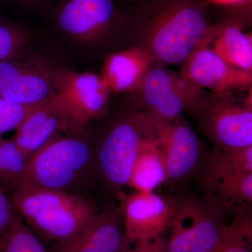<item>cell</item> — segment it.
Here are the masks:
<instances>
[{"label": "cell", "mask_w": 252, "mask_h": 252, "mask_svg": "<svg viewBox=\"0 0 252 252\" xmlns=\"http://www.w3.org/2000/svg\"><path fill=\"white\" fill-rule=\"evenodd\" d=\"M210 2L226 6H243L251 4L252 0H206Z\"/></svg>", "instance_id": "cell-27"}, {"label": "cell", "mask_w": 252, "mask_h": 252, "mask_svg": "<svg viewBox=\"0 0 252 252\" xmlns=\"http://www.w3.org/2000/svg\"><path fill=\"white\" fill-rule=\"evenodd\" d=\"M74 130L69 119L51 100L39 104L16 129L11 139L27 160L61 132Z\"/></svg>", "instance_id": "cell-15"}, {"label": "cell", "mask_w": 252, "mask_h": 252, "mask_svg": "<svg viewBox=\"0 0 252 252\" xmlns=\"http://www.w3.org/2000/svg\"><path fill=\"white\" fill-rule=\"evenodd\" d=\"M109 94L98 74L62 69L57 89L50 99L76 130L103 114L108 105Z\"/></svg>", "instance_id": "cell-8"}, {"label": "cell", "mask_w": 252, "mask_h": 252, "mask_svg": "<svg viewBox=\"0 0 252 252\" xmlns=\"http://www.w3.org/2000/svg\"><path fill=\"white\" fill-rule=\"evenodd\" d=\"M124 240H146L163 234L171 217L170 198L153 191L119 193Z\"/></svg>", "instance_id": "cell-12"}, {"label": "cell", "mask_w": 252, "mask_h": 252, "mask_svg": "<svg viewBox=\"0 0 252 252\" xmlns=\"http://www.w3.org/2000/svg\"><path fill=\"white\" fill-rule=\"evenodd\" d=\"M40 104H16L0 97V136L9 131L16 130Z\"/></svg>", "instance_id": "cell-23"}, {"label": "cell", "mask_w": 252, "mask_h": 252, "mask_svg": "<svg viewBox=\"0 0 252 252\" xmlns=\"http://www.w3.org/2000/svg\"><path fill=\"white\" fill-rule=\"evenodd\" d=\"M13 189V210L37 234L56 243L74 238L98 214L91 200L70 191L26 183Z\"/></svg>", "instance_id": "cell-2"}, {"label": "cell", "mask_w": 252, "mask_h": 252, "mask_svg": "<svg viewBox=\"0 0 252 252\" xmlns=\"http://www.w3.org/2000/svg\"><path fill=\"white\" fill-rule=\"evenodd\" d=\"M147 114L161 122H170L188 111L202 91L182 76L178 77L155 61L139 88Z\"/></svg>", "instance_id": "cell-9"}, {"label": "cell", "mask_w": 252, "mask_h": 252, "mask_svg": "<svg viewBox=\"0 0 252 252\" xmlns=\"http://www.w3.org/2000/svg\"><path fill=\"white\" fill-rule=\"evenodd\" d=\"M122 26L137 37L154 59L184 64L207 35L210 26L206 0H144Z\"/></svg>", "instance_id": "cell-1"}, {"label": "cell", "mask_w": 252, "mask_h": 252, "mask_svg": "<svg viewBox=\"0 0 252 252\" xmlns=\"http://www.w3.org/2000/svg\"><path fill=\"white\" fill-rule=\"evenodd\" d=\"M62 69L45 63L21 61L0 62V97L14 103L33 105L49 99L57 89Z\"/></svg>", "instance_id": "cell-10"}, {"label": "cell", "mask_w": 252, "mask_h": 252, "mask_svg": "<svg viewBox=\"0 0 252 252\" xmlns=\"http://www.w3.org/2000/svg\"><path fill=\"white\" fill-rule=\"evenodd\" d=\"M135 1H137L138 2H141V1H144V0H135Z\"/></svg>", "instance_id": "cell-29"}, {"label": "cell", "mask_w": 252, "mask_h": 252, "mask_svg": "<svg viewBox=\"0 0 252 252\" xmlns=\"http://www.w3.org/2000/svg\"><path fill=\"white\" fill-rule=\"evenodd\" d=\"M166 182L165 158L160 138L147 137L141 145L128 185L138 191H153Z\"/></svg>", "instance_id": "cell-19"}, {"label": "cell", "mask_w": 252, "mask_h": 252, "mask_svg": "<svg viewBox=\"0 0 252 252\" xmlns=\"http://www.w3.org/2000/svg\"><path fill=\"white\" fill-rule=\"evenodd\" d=\"M188 112L215 150L232 154L252 147L250 100H238L231 92L210 95L201 93Z\"/></svg>", "instance_id": "cell-5"}, {"label": "cell", "mask_w": 252, "mask_h": 252, "mask_svg": "<svg viewBox=\"0 0 252 252\" xmlns=\"http://www.w3.org/2000/svg\"><path fill=\"white\" fill-rule=\"evenodd\" d=\"M171 217L167 252H211L237 235L252 229L251 213L235 214L230 224L225 217L203 198L191 193H177L170 198Z\"/></svg>", "instance_id": "cell-3"}, {"label": "cell", "mask_w": 252, "mask_h": 252, "mask_svg": "<svg viewBox=\"0 0 252 252\" xmlns=\"http://www.w3.org/2000/svg\"><path fill=\"white\" fill-rule=\"evenodd\" d=\"M0 252H47L39 239L15 212L9 228L0 239Z\"/></svg>", "instance_id": "cell-20"}, {"label": "cell", "mask_w": 252, "mask_h": 252, "mask_svg": "<svg viewBox=\"0 0 252 252\" xmlns=\"http://www.w3.org/2000/svg\"><path fill=\"white\" fill-rule=\"evenodd\" d=\"M196 173L203 198L223 216L251 209L252 146L232 154L212 149Z\"/></svg>", "instance_id": "cell-4"}, {"label": "cell", "mask_w": 252, "mask_h": 252, "mask_svg": "<svg viewBox=\"0 0 252 252\" xmlns=\"http://www.w3.org/2000/svg\"><path fill=\"white\" fill-rule=\"evenodd\" d=\"M160 142L166 182L182 183L196 173L204 154L203 147L191 127L181 117L162 124Z\"/></svg>", "instance_id": "cell-14"}, {"label": "cell", "mask_w": 252, "mask_h": 252, "mask_svg": "<svg viewBox=\"0 0 252 252\" xmlns=\"http://www.w3.org/2000/svg\"><path fill=\"white\" fill-rule=\"evenodd\" d=\"M124 231L119 214L104 210L81 233L63 243H56V252H119Z\"/></svg>", "instance_id": "cell-17"}, {"label": "cell", "mask_w": 252, "mask_h": 252, "mask_svg": "<svg viewBox=\"0 0 252 252\" xmlns=\"http://www.w3.org/2000/svg\"><path fill=\"white\" fill-rule=\"evenodd\" d=\"M155 120L146 113L131 114L116 122L94 153V165L109 188L119 192L128 185L142 142L157 136Z\"/></svg>", "instance_id": "cell-6"}, {"label": "cell", "mask_w": 252, "mask_h": 252, "mask_svg": "<svg viewBox=\"0 0 252 252\" xmlns=\"http://www.w3.org/2000/svg\"><path fill=\"white\" fill-rule=\"evenodd\" d=\"M201 44L233 67L252 73V34L245 33L237 20H228L215 27L211 26Z\"/></svg>", "instance_id": "cell-18"}, {"label": "cell", "mask_w": 252, "mask_h": 252, "mask_svg": "<svg viewBox=\"0 0 252 252\" xmlns=\"http://www.w3.org/2000/svg\"><path fill=\"white\" fill-rule=\"evenodd\" d=\"M54 17L58 27L67 35L91 41L118 25L122 26L124 15L114 0H63Z\"/></svg>", "instance_id": "cell-11"}, {"label": "cell", "mask_w": 252, "mask_h": 252, "mask_svg": "<svg viewBox=\"0 0 252 252\" xmlns=\"http://www.w3.org/2000/svg\"><path fill=\"white\" fill-rule=\"evenodd\" d=\"M252 229L246 230L222 244L211 252H252Z\"/></svg>", "instance_id": "cell-25"}, {"label": "cell", "mask_w": 252, "mask_h": 252, "mask_svg": "<svg viewBox=\"0 0 252 252\" xmlns=\"http://www.w3.org/2000/svg\"><path fill=\"white\" fill-rule=\"evenodd\" d=\"M18 4L22 5L23 6H36L39 5L48 4L54 0H14Z\"/></svg>", "instance_id": "cell-28"}, {"label": "cell", "mask_w": 252, "mask_h": 252, "mask_svg": "<svg viewBox=\"0 0 252 252\" xmlns=\"http://www.w3.org/2000/svg\"><path fill=\"white\" fill-rule=\"evenodd\" d=\"M14 213L9 199L0 188V239L9 228Z\"/></svg>", "instance_id": "cell-26"}, {"label": "cell", "mask_w": 252, "mask_h": 252, "mask_svg": "<svg viewBox=\"0 0 252 252\" xmlns=\"http://www.w3.org/2000/svg\"><path fill=\"white\" fill-rule=\"evenodd\" d=\"M28 37L21 26L0 20V62L20 57L27 47Z\"/></svg>", "instance_id": "cell-22"}, {"label": "cell", "mask_w": 252, "mask_h": 252, "mask_svg": "<svg viewBox=\"0 0 252 252\" xmlns=\"http://www.w3.org/2000/svg\"><path fill=\"white\" fill-rule=\"evenodd\" d=\"M94 153L85 140L56 137L28 159L21 183L70 191L93 167Z\"/></svg>", "instance_id": "cell-7"}, {"label": "cell", "mask_w": 252, "mask_h": 252, "mask_svg": "<svg viewBox=\"0 0 252 252\" xmlns=\"http://www.w3.org/2000/svg\"><path fill=\"white\" fill-rule=\"evenodd\" d=\"M26 162L12 141L0 137V183L11 188L21 183Z\"/></svg>", "instance_id": "cell-21"}, {"label": "cell", "mask_w": 252, "mask_h": 252, "mask_svg": "<svg viewBox=\"0 0 252 252\" xmlns=\"http://www.w3.org/2000/svg\"><path fill=\"white\" fill-rule=\"evenodd\" d=\"M119 252H167V241L162 235L146 240H124Z\"/></svg>", "instance_id": "cell-24"}, {"label": "cell", "mask_w": 252, "mask_h": 252, "mask_svg": "<svg viewBox=\"0 0 252 252\" xmlns=\"http://www.w3.org/2000/svg\"><path fill=\"white\" fill-rule=\"evenodd\" d=\"M1 1V0H0V1Z\"/></svg>", "instance_id": "cell-30"}, {"label": "cell", "mask_w": 252, "mask_h": 252, "mask_svg": "<svg viewBox=\"0 0 252 252\" xmlns=\"http://www.w3.org/2000/svg\"><path fill=\"white\" fill-rule=\"evenodd\" d=\"M155 61L145 48L132 46L109 55L99 76L110 92L137 91Z\"/></svg>", "instance_id": "cell-16"}, {"label": "cell", "mask_w": 252, "mask_h": 252, "mask_svg": "<svg viewBox=\"0 0 252 252\" xmlns=\"http://www.w3.org/2000/svg\"><path fill=\"white\" fill-rule=\"evenodd\" d=\"M181 76L200 90L208 89L217 94L247 87L252 80L251 72L233 67L202 44L184 63Z\"/></svg>", "instance_id": "cell-13"}]
</instances>
